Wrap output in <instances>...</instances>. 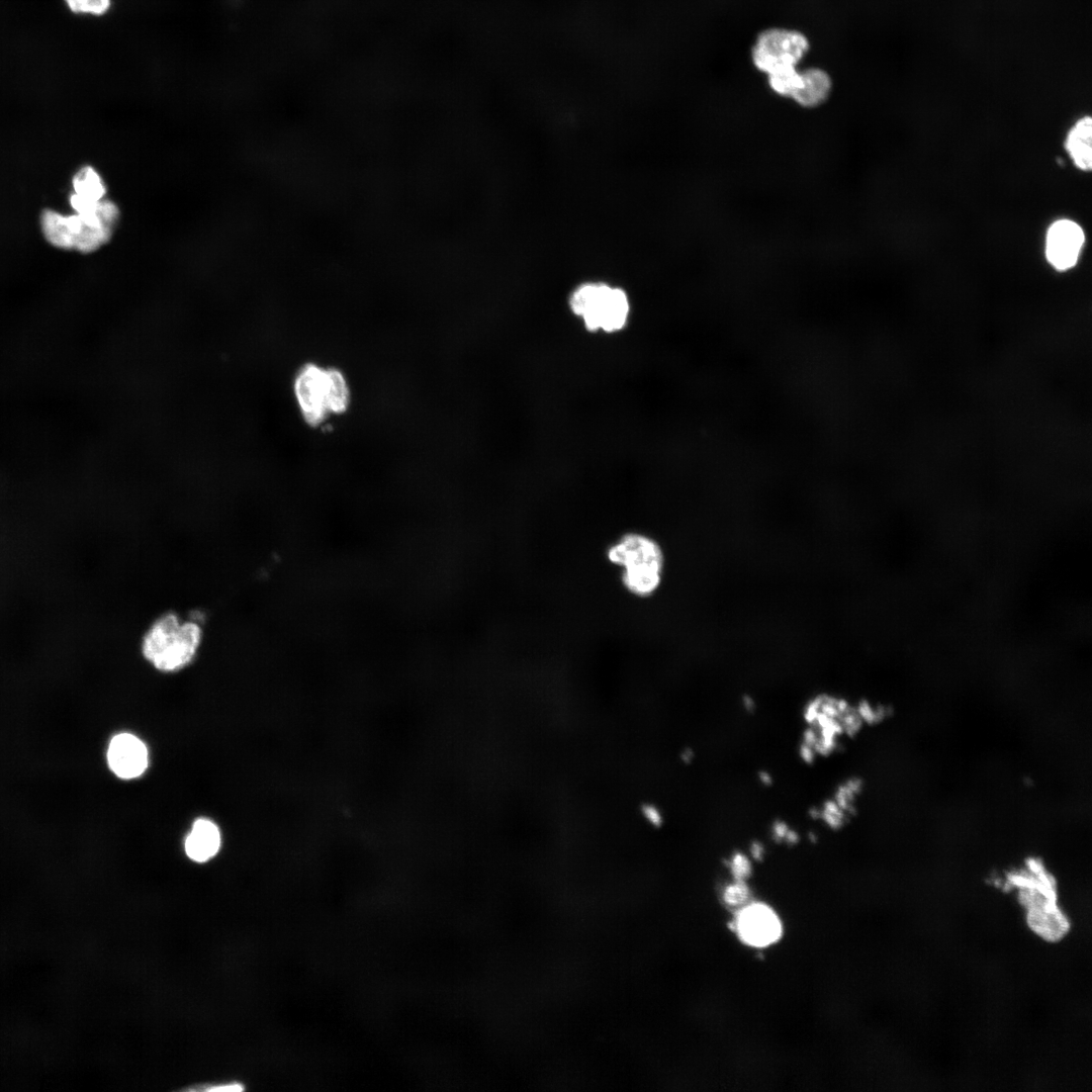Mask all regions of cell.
Segmentation results:
<instances>
[{"instance_id": "9a60e30c", "label": "cell", "mask_w": 1092, "mask_h": 1092, "mask_svg": "<svg viewBox=\"0 0 1092 1092\" xmlns=\"http://www.w3.org/2000/svg\"><path fill=\"white\" fill-rule=\"evenodd\" d=\"M73 193L90 201L104 199L105 184L98 172L91 166L79 169L72 179Z\"/></svg>"}, {"instance_id": "30bf717a", "label": "cell", "mask_w": 1092, "mask_h": 1092, "mask_svg": "<svg viewBox=\"0 0 1092 1092\" xmlns=\"http://www.w3.org/2000/svg\"><path fill=\"white\" fill-rule=\"evenodd\" d=\"M107 760L117 777L126 780L138 778L148 766V749L134 735L120 733L109 743Z\"/></svg>"}, {"instance_id": "e0dca14e", "label": "cell", "mask_w": 1092, "mask_h": 1092, "mask_svg": "<svg viewBox=\"0 0 1092 1092\" xmlns=\"http://www.w3.org/2000/svg\"><path fill=\"white\" fill-rule=\"evenodd\" d=\"M67 8L74 14L103 16L111 7V0H64Z\"/></svg>"}, {"instance_id": "5b68a950", "label": "cell", "mask_w": 1092, "mask_h": 1092, "mask_svg": "<svg viewBox=\"0 0 1092 1092\" xmlns=\"http://www.w3.org/2000/svg\"><path fill=\"white\" fill-rule=\"evenodd\" d=\"M569 308L589 332L621 331L630 315V301L620 287L589 282L577 286L570 294Z\"/></svg>"}, {"instance_id": "7402d4cb", "label": "cell", "mask_w": 1092, "mask_h": 1092, "mask_svg": "<svg viewBox=\"0 0 1092 1092\" xmlns=\"http://www.w3.org/2000/svg\"><path fill=\"white\" fill-rule=\"evenodd\" d=\"M840 724L842 730L849 736H853L861 727L862 720L857 714L856 709L848 707V709L840 715Z\"/></svg>"}, {"instance_id": "7a4b0ae2", "label": "cell", "mask_w": 1092, "mask_h": 1092, "mask_svg": "<svg viewBox=\"0 0 1092 1092\" xmlns=\"http://www.w3.org/2000/svg\"><path fill=\"white\" fill-rule=\"evenodd\" d=\"M202 643L203 629L199 622L169 611L157 616L146 627L140 649L144 659L154 668L173 672L189 665Z\"/></svg>"}, {"instance_id": "484cf974", "label": "cell", "mask_w": 1092, "mask_h": 1092, "mask_svg": "<svg viewBox=\"0 0 1092 1092\" xmlns=\"http://www.w3.org/2000/svg\"><path fill=\"white\" fill-rule=\"evenodd\" d=\"M815 755L816 751L812 746L804 742L800 745V756L806 763H813L815 760Z\"/></svg>"}, {"instance_id": "ba28073f", "label": "cell", "mask_w": 1092, "mask_h": 1092, "mask_svg": "<svg viewBox=\"0 0 1092 1092\" xmlns=\"http://www.w3.org/2000/svg\"><path fill=\"white\" fill-rule=\"evenodd\" d=\"M1084 242L1085 235L1079 224L1069 219L1057 220L1046 234V259L1057 270L1070 269L1077 263Z\"/></svg>"}, {"instance_id": "44dd1931", "label": "cell", "mask_w": 1092, "mask_h": 1092, "mask_svg": "<svg viewBox=\"0 0 1092 1092\" xmlns=\"http://www.w3.org/2000/svg\"><path fill=\"white\" fill-rule=\"evenodd\" d=\"M855 795L856 794L844 783L837 787L834 794V801L845 813L853 814L855 813L853 804Z\"/></svg>"}, {"instance_id": "f1b7e54d", "label": "cell", "mask_w": 1092, "mask_h": 1092, "mask_svg": "<svg viewBox=\"0 0 1092 1092\" xmlns=\"http://www.w3.org/2000/svg\"><path fill=\"white\" fill-rule=\"evenodd\" d=\"M799 839H800V837H799L798 832L795 831V830L789 829L786 836H785V838H784V841L786 843L790 844V845H793V844H796L799 841Z\"/></svg>"}, {"instance_id": "4fadbf2b", "label": "cell", "mask_w": 1092, "mask_h": 1092, "mask_svg": "<svg viewBox=\"0 0 1092 1092\" xmlns=\"http://www.w3.org/2000/svg\"><path fill=\"white\" fill-rule=\"evenodd\" d=\"M1066 149L1075 165L1081 170H1090L1092 166V120L1086 116L1080 119L1070 130Z\"/></svg>"}, {"instance_id": "1f68e13d", "label": "cell", "mask_w": 1092, "mask_h": 1092, "mask_svg": "<svg viewBox=\"0 0 1092 1092\" xmlns=\"http://www.w3.org/2000/svg\"><path fill=\"white\" fill-rule=\"evenodd\" d=\"M743 705H744V708L748 712H752L754 710V707H755V704H754L752 698H750L748 696L743 697Z\"/></svg>"}, {"instance_id": "836d02e7", "label": "cell", "mask_w": 1092, "mask_h": 1092, "mask_svg": "<svg viewBox=\"0 0 1092 1092\" xmlns=\"http://www.w3.org/2000/svg\"><path fill=\"white\" fill-rule=\"evenodd\" d=\"M809 838L811 839V841H816L817 836H815L813 833H809Z\"/></svg>"}, {"instance_id": "4dcf8cb0", "label": "cell", "mask_w": 1092, "mask_h": 1092, "mask_svg": "<svg viewBox=\"0 0 1092 1092\" xmlns=\"http://www.w3.org/2000/svg\"><path fill=\"white\" fill-rule=\"evenodd\" d=\"M758 779H759L760 783H762L765 786H769V785L772 784L771 776L765 770H761V771L758 772Z\"/></svg>"}, {"instance_id": "d6986e66", "label": "cell", "mask_w": 1092, "mask_h": 1092, "mask_svg": "<svg viewBox=\"0 0 1092 1092\" xmlns=\"http://www.w3.org/2000/svg\"><path fill=\"white\" fill-rule=\"evenodd\" d=\"M735 881L744 882L752 872L750 859L740 851H735L728 861Z\"/></svg>"}, {"instance_id": "52a82bcc", "label": "cell", "mask_w": 1092, "mask_h": 1092, "mask_svg": "<svg viewBox=\"0 0 1092 1092\" xmlns=\"http://www.w3.org/2000/svg\"><path fill=\"white\" fill-rule=\"evenodd\" d=\"M293 393L299 413L310 427L321 426L328 418L326 368L306 363L296 373Z\"/></svg>"}, {"instance_id": "3957f363", "label": "cell", "mask_w": 1092, "mask_h": 1092, "mask_svg": "<svg viewBox=\"0 0 1092 1092\" xmlns=\"http://www.w3.org/2000/svg\"><path fill=\"white\" fill-rule=\"evenodd\" d=\"M118 217L115 203L102 199L86 212L63 214L46 209L40 215V225L44 238L54 247L91 253L110 240Z\"/></svg>"}, {"instance_id": "603a6c76", "label": "cell", "mask_w": 1092, "mask_h": 1092, "mask_svg": "<svg viewBox=\"0 0 1092 1092\" xmlns=\"http://www.w3.org/2000/svg\"><path fill=\"white\" fill-rule=\"evenodd\" d=\"M856 711L860 719L869 724H873L876 721L881 720L885 713L881 708L874 709L867 701H860L857 705Z\"/></svg>"}, {"instance_id": "ac0fdd59", "label": "cell", "mask_w": 1092, "mask_h": 1092, "mask_svg": "<svg viewBox=\"0 0 1092 1092\" xmlns=\"http://www.w3.org/2000/svg\"><path fill=\"white\" fill-rule=\"evenodd\" d=\"M820 818L830 828L839 829L846 821V814L834 800H827L820 810Z\"/></svg>"}, {"instance_id": "277c9868", "label": "cell", "mask_w": 1092, "mask_h": 1092, "mask_svg": "<svg viewBox=\"0 0 1092 1092\" xmlns=\"http://www.w3.org/2000/svg\"><path fill=\"white\" fill-rule=\"evenodd\" d=\"M607 559L621 569V582L638 598H648L659 588L665 566L660 544L652 537L630 532L607 549Z\"/></svg>"}, {"instance_id": "5bb4252c", "label": "cell", "mask_w": 1092, "mask_h": 1092, "mask_svg": "<svg viewBox=\"0 0 1092 1092\" xmlns=\"http://www.w3.org/2000/svg\"><path fill=\"white\" fill-rule=\"evenodd\" d=\"M327 404L330 415H342L348 411L351 391L345 374L336 367L326 368Z\"/></svg>"}, {"instance_id": "cb8c5ba5", "label": "cell", "mask_w": 1092, "mask_h": 1092, "mask_svg": "<svg viewBox=\"0 0 1092 1092\" xmlns=\"http://www.w3.org/2000/svg\"><path fill=\"white\" fill-rule=\"evenodd\" d=\"M820 704H821V695L815 697L810 702H808V704L806 705L805 710H804V718L807 721V723H809V724H814L815 723V719H816V717H817V715L819 713Z\"/></svg>"}, {"instance_id": "7c38bea8", "label": "cell", "mask_w": 1092, "mask_h": 1092, "mask_svg": "<svg viewBox=\"0 0 1092 1092\" xmlns=\"http://www.w3.org/2000/svg\"><path fill=\"white\" fill-rule=\"evenodd\" d=\"M219 846L217 826L207 819L196 820L185 840L187 855L198 862L206 861L217 853Z\"/></svg>"}, {"instance_id": "d4e9b609", "label": "cell", "mask_w": 1092, "mask_h": 1092, "mask_svg": "<svg viewBox=\"0 0 1092 1092\" xmlns=\"http://www.w3.org/2000/svg\"><path fill=\"white\" fill-rule=\"evenodd\" d=\"M789 826L782 820H776L771 826V835L775 841H784V838L789 830Z\"/></svg>"}, {"instance_id": "2e32d148", "label": "cell", "mask_w": 1092, "mask_h": 1092, "mask_svg": "<svg viewBox=\"0 0 1092 1092\" xmlns=\"http://www.w3.org/2000/svg\"><path fill=\"white\" fill-rule=\"evenodd\" d=\"M766 76L770 89L781 96L792 97L800 82L797 66L782 67Z\"/></svg>"}, {"instance_id": "4316f807", "label": "cell", "mask_w": 1092, "mask_h": 1092, "mask_svg": "<svg viewBox=\"0 0 1092 1092\" xmlns=\"http://www.w3.org/2000/svg\"><path fill=\"white\" fill-rule=\"evenodd\" d=\"M749 850H750V854H751L753 859H755V860L762 859L763 854H764V846H763V844L761 842H759L757 840L752 841L750 843Z\"/></svg>"}, {"instance_id": "9c48e42d", "label": "cell", "mask_w": 1092, "mask_h": 1092, "mask_svg": "<svg viewBox=\"0 0 1092 1092\" xmlns=\"http://www.w3.org/2000/svg\"><path fill=\"white\" fill-rule=\"evenodd\" d=\"M740 938L753 946H765L781 935L782 926L777 914L766 905L754 903L744 907L736 918Z\"/></svg>"}, {"instance_id": "ffe728a7", "label": "cell", "mask_w": 1092, "mask_h": 1092, "mask_svg": "<svg viewBox=\"0 0 1092 1092\" xmlns=\"http://www.w3.org/2000/svg\"><path fill=\"white\" fill-rule=\"evenodd\" d=\"M749 896V890L744 882L736 881L735 883L726 887L723 898L726 904L729 906H741L743 905Z\"/></svg>"}, {"instance_id": "8992f818", "label": "cell", "mask_w": 1092, "mask_h": 1092, "mask_svg": "<svg viewBox=\"0 0 1092 1092\" xmlns=\"http://www.w3.org/2000/svg\"><path fill=\"white\" fill-rule=\"evenodd\" d=\"M809 49V39L803 32L769 27L758 33L751 49V60L758 71L768 74L782 67L798 66Z\"/></svg>"}, {"instance_id": "6da1fadb", "label": "cell", "mask_w": 1092, "mask_h": 1092, "mask_svg": "<svg viewBox=\"0 0 1092 1092\" xmlns=\"http://www.w3.org/2000/svg\"><path fill=\"white\" fill-rule=\"evenodd\" d=\"M1016 889L1028 927L1048 942H1057L1070 930V920L1058 904L1057 883L1042 862L1026 860L1024 868L1006 876L1004 889Z\"/></svg>"}, {"instance_id": "d6a6232c", "label": "cell", "mask_w": 1092, "mask_h": 1092, "mask_svg": "<svg viewBox=\"0 0 1092 1092\" xmlns=\"http://www.w3.org/2000/svg\"><path fill=\"white\" fill-rule=\"evenodd\" d=\"M809 814L812 818H820V810L812 808L809 810Z\"/></svg>"}, {"instance_id": "8fae6325", "label": "cell", "mask_w": 1092, "mask_h": 1092, "mask_svg": "<svg viewBox=\"0 0 1092 1092\" xmlns=\"http://www.w3.org/2000/svg\"><path fill=\"white\" fill-rule=\"evenodd\" d=\"M832 89L829 74L818 67L800 71V82L791 98L807 108L817 107L825 102Z\"/></svg>"}, {"instance_id": "f546056e", "label": "cell", "mask_w": 1092, "mask_h": 1092, "mask_svg": "<svg viewBox=\"0 0 1092 1092\" xmlns=\"http://www.w3.org/2000/svg\"><path fill=\"white\" fill-rule=\"evenodd\" d=\"M211 1091H241L243 1087L239 1084H230L228 1086L213 1087L209 1089Z\"/></svg>"}, {"instance_id": "83f0119b", "label": "cell", "mask_w": 1092, "mask_h": 1092, "mask_svg": "<svg viewBox=\"0 0 1092 1092\" xmlns=\"http://www.w3.org/2000/svg\"><path fill=\"white\" fill-rule=\"evenodd\" d=\"M803 739H804V743H806V744H808V745H810V746H812L814 748V745L817 742L818 736H817L816 731L813 728H807L803 733Z\"/></svg>"}]
</instances>
